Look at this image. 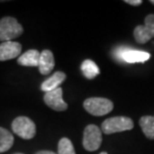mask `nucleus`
Listing matches in <instances>:
<instances>
[{
	"mask_svg": "<svg viewBox=\"0 0 154 154\" xmlns=\"http://www.w3.org/2000/svg\"><path fill=\"white\" fill-rule=\"evenodd\" d=\"M22 46L14 41H6L0 44V61L10 60L20 55Z\"/></svg>",
	"mask_w": 154,
	"mask_h": 154,
	"instance_id": "9",
	"label": "nucleus"
},
{
	"mask_svg": "<svg viewBox=\"0 0 154 154\" xmlns=\"http://www.w3.org/2000/svg\"><path fill=\"white\" fill-rule=\"evenodd\" d=\"M16 154H22V153H16Z\"/></svg>",
	"mask_w": 154,
	"mask_h": 154,
	"instance_id": "21",
	"label": "nucleus"
},
{
	"mask_svg": "<svg viewBox=\"0 0 154 154\" xmlns=\"http://www.w3.org/2000/svg\"><path fill=\"white\" fill-rule=\"evenodd\" d=\"M14 143V137L7 129L0 127V153L8 151Z\"/></svg>",
	"mask_w": 154,
	"mask_h": 154,
	"instance_id": "14",
	"label": "nucleus"
},
{
	"mask_svg": "<svg viewBox=\"0 0 154 154\" xmlns=\"http://www.w3.org/2000/svg\"><path fill=\"white\" fill-rule=\"evenodd\" d=\"M133 35L139 44H144L154 37V14L147 15L144 19V25L135 27Z\"/></svg>",
	"mask_w": 154,
	"mask_h": 154,
	"instance_id": "6",
	"label": "nucleus"
},
{
	"mask_svg": "<svg viewBox=\"0 0 154 154\" xmlns=\"http://www.w3.org/2000/svg\"><path fill=\"white\" fill-rule=\"evenodd\" d=\"M113 102L107 98L102 97H91L87 98L83 107L89 114L93 116H103L110 113L113 110Z\"/></svg>",
	"mask_w": 154,
	"mask_h": 154,
	"instance_id": "2",
	"label": "nucleus"
},
{
	"mask_svg": "<svg viewBox=\"0 0 154 154\" xmlns=\"http://www.w3.org/2000/svg\"><path fill=\"white\" fill-rule=\"evenodd\" d=\"M81 71L84 76L88 79H93L99 74V68L96 65V63L93 62L90 59H86L81 64Z\"/></svg>",
	"mask_w": 154,
	"mask_h": 154,
	"instance_id": "15",
	"label": "nucleus"
},
{
	"mask_svg": "<svg viewBox=\"0 0 154 154\" xmlns=\"http://www.w3.org/2000/svg\"><path fill=\"white\" fill-rule=\"evenodd\" d=\"M83 147L87 151H95L102 143V131L98 126L89 124L83 132Z\"/></svg>",
	"mask_w": 154,
	"mask_h": 154,
	"instance_id": "5",
	"label": "nucleus"
},
{
	"mask_svg": "<svg viewBox=\"0 0 154 154\" xmlns=\"http://www.w3.org/2000/svg\"><path fill=\"white\" fill-rule=\"evenodd\" d=\"M58 154H76L72 142L68 138H61L58 143Z\"/></svg>",
	"mask_w": 154,
	"mask_h": 154,
	"instance_id": "16",
	"label": "nucleus"
},
{
	"mask_svg": "<svg viewBox=\"0 0 154 154\" xmlns=\"http://www.w3.org/2000/svg\"><path fill=\"white\" fill-rule=\"evenodd\" d=\"M134 127L133 120L126 116L110 117L103 121L101 125V131L105 134H112L117 132L131 130Z\"/></svg>",
	"mask_w": 154,
	"mask_h": 154,
	"instance_id": "3",
	"label": "nucleus"
},
{
	"mask_svg": "<svg viewBox=\"0 0 154 154\" xmlns=\"http://www.w3.org/2000/svg\"><path fill=\"white\" fill-rule=\"evenodd\" d=\"M66 79V74L62 71H57L55 72L53 75L47 78L45 81H43L41 84V90L46 92L52 91L60 87V85L65 81Z\"/></svg>",
	"mask_w": 154,
	"mask_h": 154,
	"instance_id": "11",
	"label": "nucleus"
},
{
	"mask_svg": "<svg viewBox=\"0 0 154 154\" xmlns=\"http://www.w3.org/2000/svg\"><path fill=\"white\" fill-rule=\"evenodd\" d=\"M12 130L16 135L25 140L32 139L36 134L35 123L26 116H19L12 122Z\"/></svg>",
	"mask_w": 154,
	"mask_h": 154,
	"instance_id": "4",
	"label": "nucleus"
},
{
	"mask_svg": "<svg viewBox=\"0 0 154 154\" xmlns=\"http://www.w3.org/2000/svg\"><path fill=\"white\" fill-rule=\"evenodd\" d=\"M63 90L61 87H58L55 90L46 92L44 95V102L48 107L55 111H65L68 108V105L62 98Z\"/></svg>",
	"mask_w": 154,
	"mask_h": 154,
	"instance_id": "8",
	"label": "nucleus"
},
{
	"mask_svg": "<svg viewBox=\"0 0 154 154\" xmlns=\"http://www.w3.org/2000/svg\"><path fill=\"white\" fill-rule=\"evenodd\" d=\"M124 2L132 6H139L142 4V0H125Z\"/></svg>",
	"mask_w": 154,
	"mask_h": 154,
	"instance_id": "17",
	"label": "nucleus"
},
{
	"mask_svg": "<svg viewBox=\"0 0 154 154\" xmlns=\"http://www.w3.org/2000/svg\"><path fill=\"white\" fill-rule=\"evenodd\" d=\"M35 154H56L53 151H49V150H41V151L36 152Z\"/></svg>",
	"mask_w": 154,
	"mask_h": 154,
	"instance_id": "18",
	"label": "nucleus"
},
{
	"mask_svg": "<svg viewBox=\"0 0 154 154\" xmlns=\"http://www.w3.org/2000/svg\"><path fill=\"white\" fill-rule=\"evenodd\" d=\"M139 125L143 134L148 139H154V115L142 116L139 120Z\"/></svg>",
	"mask_w": 154,
	"mask_h": 154,
	"instance_id": "13",
	"label": "nucleus"
},
{
	"mask_svg": "<svg viewBox=\"0 0 154 154\" xmlns=\"http://www.w3.org/2000/svg\"><path fill=\"white\" fill-rule=\"evenodd\" d=\"M99 154H108V153L105 152V151H103V152H101V153H99Z\"/></svg>",
	"mask_w": 154,
	"mask_h": 154,
	"instance_id": "19",
	"label": "nucleus"
},
{
	"mask_svg": "<svg viewBox=\"0 0 154 154\" xmlns=\"http://www.w3.org/2000/svg\"><path fill=\"white\" fill-rule=\"evenodd\" d=\"M150 3H151V4H153V5H154V0H151V1H150Z\"/></svg>",
	"mask_w": 154,
	"mask_h": 154,
	"instance_id": "20",
	"label": "nucleus"
},
{
	"mask_svg": "<svg viewBox=\"0 0 154 154\" xmlns=\"http://www.w3.org/2000/svg\"><path fill=\"white\" fill-rule=\"evenodd\" d=\"M114 54L117 59H122L127 63H137V62H145L150 58V54L146 51L133 50L130 48L119 47L114 51Z\"/></svg>",
	"mask_w": 154,
	"mask_h": 154,
	"instance_id": "7",
	"label": "nucleus"
},
{
	"mask_svg": "<svg viewBox=\"0 0 154 154\" xmlns=\"http://www.w3.org/2000/svg\"><path fill=\"white\" fill-rule=\"evenodd\" d=\"M55 61L53 53L50 50H43L40 53V59L38 64L39 72L43 75H48L54 68Z\"/></svg>",
	"mask_w": 154,
	"mask_h": 154,
	"instance_id": "10",
	"label": "nucleus"
},
{
	"mask_svg": "<svg viewBox=\"0 0 154 154\" xmlns=\"http://www.w3.org/2000/svg\"><path fill=\"white\" fill-rule=\"evenodd\" d=\"M23 33V27L13 17H3L0 19V41H12Z\"/></svg>",
	"mask_w": 154,
	"mask_h": 154,
	"instance_id": "1",
	"label": "nucleus"
},
{
	"mask_svg": "<svg viewBox=\"0 0 154 154\" xmlns=\"http://www.w3.org/2000/svg\"><path fill=\"white\" fill-rule=\"evenodd\" d=\"M40 59V52L36 49H30L24 52L18 57L17 62L19 65L22 66H28V67H38Z\"/></svg>",
	"mask_w": 154,
	"mask_h": 154,
	"instance_id": "12",
	"label": "nucleus"
}]
</instances>
